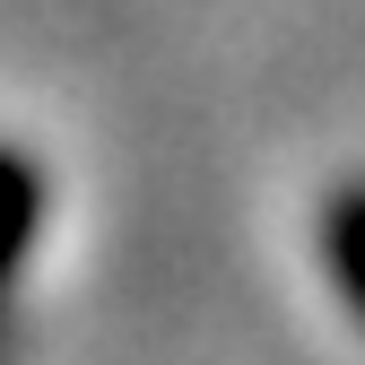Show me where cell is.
<instances>
[{
	"instance_id": "cell-1",
	"label": "cell",
	"mask_w": 365,
	"mask_h": 365,
	"mask_svg": "<svg viewBox=\"0 0 365 365\" xmlns=\"http://www.w3.org/2000/svg\"><path fill=\"white\" fill-rule=\"evenodd\" d=\"M331 279H339L348 313L365 322V192H348V200L331 209Z\"/></svg>"
},
{
	"instance_id": "cell-2",
	"label": "cell",
	"mask_w": 365,
	"mask_h": 365,
	"mask_svg": "<svg viewBox=\"0 0 365 365\" xmlns=\"http://www.w3.org/2000/svg\"><path fill=\"white\" fill-rule=\"evenodd\" d=\"M26 235H35V174L18 157H0V269L26 252Z\"/></svg>"
}]
</instances>
